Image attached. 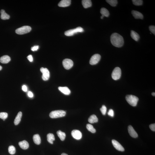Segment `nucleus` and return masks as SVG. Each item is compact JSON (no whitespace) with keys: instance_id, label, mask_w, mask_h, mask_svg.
<instances>
[{"instance_id":"79ce46f5","label":"nucleus","mask_w":155,"mask_h":155,"mask_svg":"<svg viewBox=\"0 0 155 155\" xmlns=\"http://www.w3.org/2000/svg\"><path fill=\"white\" fill-rule=\"evenodd\" d=\"M2 69V66H0V71Z\"/></svg>"},{"instance_id":"4c0bfd02","label":"nucleus","mask_w":155,"mask_h":155,"mask_svg":"<svg viewBox=\"0 0 155 155\" xmlns=\"http://www.w3.org/2000/svg\"><path fill=\"white\" fill-rule=\"evenodd\" d=\"M22 90L24 92H27V87L25 85H23L22 88Z\"/></svg>"},{"instance_id":"2eb2a0df","label":"nucleus","mask_w":155,"mask_h":155,"mask_svg":"<svg viewBox=\"0 0 155 155\" xmlns=\"http://www.w3.org/2000/svg\"><path fill=\"white\" fill-rule=\"evenodd\" d=\"M18 144L21 148L23 149H27L29 148V147L28 142L25 140L19 142Z\"/></svg>"},{"instance_id":"58836bf2","label":"nucleus","mask_w":155,"mask_h":155,"mask_svg":"<svg viewBox=\"0 0 155 155\" xmlns=\"http://www.w3.org/2000/svg\"><path fill=\"white\" fill-rule=\"evenodd\" d=\"M28 95L29 97H30V98H32L33 97V93H32V92L31 91H29L28 92Z\"/></svg>"},{"instance_id":"39448f33","label":"nucleus","mask_w":155,"mask_h":155,"mask_svg":"<svg viewBox=\"0 0 155 155\" xmlns=\"http://www.w3.org/2000/svg\"><path fill=\"white\" fill-rule=\"evenodd\" d=\"M84 30L82 28L79 27L72 30H70L65 32V35L66 36H73L75 34L78 33H82L84 32Z\"/></svg>"},{"instance_id":"4468645a","label":"nucleus","mask_w":155,"mask_h":155,"mask_svg":"<svg viewBox=\"0 0 155 155\" xmlns=\"http://www.w3.org/2000/svg\"><path fill=\"white\" fill-rule=\"evenodd\" d=\"M132 14L133 16L136 19H142L143 18V16L141 13L135 10H133Z\"/></svg>"},{"instance_id":"b1692460","label":"nucleus","mask_w":155,"mask_h":155,"mask_svg":"<svg viewBox=\"0 0 155 155\" xmlns=\"http://www.w3.org/2000/svg\"><path fill=\"white\" fill-rule=\"evenodd\" d=\"M98 119L97 117L95 115H93L90 116L88 119V121L90 123L93 124L97 122Z\"/></svg>"},{"instance_id":"20e7f679","label":"nucleus","mask_w":155,"mask_h":155,"mask_svg":"<svg viewBox=\"0 0 155 155\" xmlns=\"http://www.w3.org/2000/svg\"><path fill=\"white\" fill-rule=\"evenodd\" d=\"M31 30V27L29 26H25L17 29L15 32L18 34L23 35L29 33Z\"/></svg>"},{"instance_id":"cd10ccee","label":"nucleus","mask_w":155,"mask_h":155,"mask_svg":"<svg viewBox=\"0 0 155 155\" xmlns=\"http://www.w3.org/2000/svg\"><path fill=\"white\" fill-rule=\"evenodd\" d=\"M106 2L113 7H116L118 4V1L116 0H107Z\"/></svg>"},{"instance_id":"2f4dec72","label":"nucleus","mask_w":155,"mask_h":155,"mask_svg":"<svg viewBox=\"0 0 155 155\" xmlns=\"http://www.w3.org/2000/svg\"><path fill=\"white\" fill-rule=\"evenodd\" d=\"M107 108L105 105H103L102 107L100 108V110L102 114L105 115L107 111Z\"/></svg>"},{"instance_id":"c85d7f7f","label":"nucleus","mask_w":155,"mask_h":155,"mask_svg":"<svg viewBox=\"0 0 155 155\" xmlns=\"http://www.w3.org/2000/svg\"><path fill=\"white\" fill-rule=\"evenodd\" d=\"M9 153L11 155L14 154L16 153V149L13 146H10L8 147Z\"/></svg>"},{"instance_id":"bb28decb","label":"nucleus","mask_w":155,"mask_h":155,"mask_svg":"<svg viewBox=\"0 0 155 155\" xmlns=\"http://www.w3.org/2000/svg\"><path fill=\"white\" fill-rule=\"evenodd\" d=\"M87 128L89 131L92 133H95L96 132V130L94 128L93 125L90 124H87L86 125Z\"/></svg>"},{"instance_id":"412c9836","label":"nucleus","mask_w":155,"mask_h":155,"mask_svg":"<svg viewBox=\"0 0 155 155\" xmlns=\"http://www.w3.org/2000/svg\"><path fill=\"white\" fill-rule=\"evenodd\" d=\"M131 36L133 40L136 41H139L140 38L139 34L133 30H132L131 31Z\"/></svg>"},{"instance_id":"f3484780","label":"nucleus","mask_w":155,"mask_h":155,"mask_svg":"<svg viewBox=\"0 0 155 155\" xmlns=\"http://www.w3.org/2000/svg\"><path fill=\"white\" fill-rule=\"evenodd\" d=\"M10 60V57L7 55H5L0 58V62L2 64H7Z\"/></svg>"},{"instance_id":"a211bd4d","label":"nucleus","mask_w":155,"mask_h":155,"mask_svg":"<svg viewBox=\"0 0 155 155\" xmlns=\"http://www.w3.org/2000/svg\"><path fill=\"white\" fill-rule=\"evenodd\" d=\"M22 116V112L21 111L19 112L17 115L16 116V118H15L14 122V123L15 125H18L20 122Z\"/></svg>"},{"instance_id":"aec40b11","label":"nucleus","mask_w":155,"mask_h":155,"mask_svg":"<svg viewBox=\"0 0 155 155\" xmlns=\"http://www.w3.org/2000/svg\"><path fill=\"white\" fill-rule=\"evenodd\" d=\"M1 14V18L3 20H8L10 18V16L6 13L4 10H1L0 11Z\"/></svg>"},{"instance_id":"9b49d317","label":"nucleus","mask_w":155,"mask_h":155,"mask_svg":"<svg viewBox=\"0 0 155 155\" xmlns=\"http://www.w3.org/2000/svg\"><path fill=\"white\" fill-rule=\"evenodd\" d=\"M71 134L72 136L76 140L80 139L82 137V133L78 130H74L72 131Z\"/></svg>"},{"instance_id":"c756f323","label":"nucleus","mask_w":155,"mask_h":155,"mask_svg":"<svg viewBox=\"0 0 155 155\" xmlns=\"http://www.w3.org/2000/svg\"><path fill=\"white\" fill-rule=\"evenodd\" d=\"M8 117V114L7 113L2 112L0 113V118L5 121Z\"/></svg>"},{"instance_id":"ea45409f","label":"nucleus","mask_w":155,"mask_h":155,"mask_svg":"<svg viewBox=\"0 0 155 155\" xmlns=\"http://www.w3.org/2000/svg\"><path fill=\"white\" fill-rule=\"evenodd\" d=\"M152 95L153 96H155V92H153L152 93Z\"/></svg>"},{"instance_id":"4be33fe9","label":"nucleus","mask_w":155,"mask_h":155,"mask_svg":"<svg viewBox=\"0 0 155 155\" xmlns=\"http://www.w3.org/2000/svg\"><path fill=\"white\" fill-rule=\"evenodd\" d=\"M100 13L102 15V16L103 17L105 16L106 17H108L110 15L109 12L107 9L104 7H103L101 9Z\"/></svg>"},{"instance_id":"e433bc0d","label":"nucleus","mask_w":155,"mask_h":155,"mask_svg":"<svg viewBox=\"0 0 155 155\" xmlns=\"http://www.w3.org/2000/svg\"><path fill=\"white\" fill-rule=\"evenodd\" d=\"M27 58L28 59V60L30 61V62H33V57H32V55H29V56H27Z\"/></svg>"},{"instance_id":"dca6fc26","label":"nucleus","mask_w":155,"mask_h":155,"mask_svg":"<svg viewBox=\"0 0 155 155\" xmlns=\"http://www.w3.org/2000/svg\"><path fill=\"white\" fill-rule=\"evenodd\" d=\"M58 89L65 95H68L71 93L70 90L67 87H58Z\"/></svg>"},{"instance_id":"7c9ffc66","label":"nucleus","mask_w":155,"mask_h":155,"mask_svg":"<svg viewBox=\"0 0 155 155\" xmlns=\"http://www.w3.org/2000/svg\"><path fill=\"white\" fill-rule=\"evenodd\" d=\"M132 1L133 4L136 6H141L143 4V1L141 0H133Z\"/></svg>"},{"instance_id":"72a5a7b5","label":"nucleus","mask_w":155,"mask_h":155,"mask_svg":"<svg viewBox=\"0 0 155 155\" xmlns=\"http://www.w3.org/2000/svg\"><path fill=\"white\" fill-rule=\"evenodd\" d=\"M108 114L109 116L111 117H113L114 116V112L113 111V110L110 109L108 112Z\"/></svg>"},{"instance_id":"f8f14e48","label":"nucleus","mask_w":155,"mask_h":155,"mask_svg":"<svg viewBox=\"0 0 155 155\" xmlns=\"http://www.w3.org/2000/svg\"><path fill=\"white\" fill-rule=\"evenodd\" d=\"M128 133L131 137L136 138L138 137V134L131 125H129L128 127Z\"/></svg>"},{"instance_id":"6e6552de","label":"nucleus","mask_w":155,"mask_h":155,"mask_svg":"<svg viewBox=\"0 0 155 155\" xmlns=\"http://www.w3.org/2000/svg\"><path fill=\"white\" fill-rule=\"evenodd\" d=\"M40 71L42 73V79L44 81L48 80L50 77V73L47 68L41 67Z\"/></svg>"},{"instance_id":"7ed1b4c3","label":"nucleus","mask_w":155,"mask_h":155,"mask_svg":"<svg viewBox=\"0 0 155 155\" xmlns=\"http://www.w3.org/2000/svg\"><path fill=\"white\" fill-rule=\"evenodd\" d=\"M65 111L62 110H55L52 111L50 114V117L52 118H56L65 116Z\"/></svg>"},{"instance_id":"f704fd0d","label":"nucleus","mask_w":155,"mask_h":155,"mask_svg":"<svg viewBox=\"0 0 155 155\" xmlns=\"http://www.w3.org/2000/svg\"><path fill=\"white\" fill-rule=\"evenodd\" d=\"M39 46L38 45L34 46L33 47H31V50L33 51H36L38 50V49L39 48Z\"/></svg>"},{"instance_id":"c9c22d12","label":"nucleus","mask_w":155,"mask_h":155,"mask_svg":"<svg viewBox=\"0 0 155 155\" xmlns=\"http://www.w3.org/2000/svg\"><path fill=\"white\" fill-rule=\"evenodd\" d=\"M149 127L153 131H155V124H152L149 125Z\"/></svg>"},{"instance_id":"423d86ee","label":"nucleus","mask_w":155,"mask_h":155,"mask_svg":"<svg viewBox=\"0 0 155 155\" xmlns=\"http://www.w3.org/2000/svg\"><path fill=\"white\" fill-rule=\"evenodd\" d=\"M121 70L118 67L115 68L112 73V78L115 80H117L120 78L121 76Z\"/></svg>"},{"instance_id":"a19ab883","label":"nucleus","mask_w":155,"mask_h":155,"mask_svg":"<svg viewBox=\"0 0 155 155\" xmlns=\"http://www.w3.org/2000/svg\"><path fill=\"white\" fill-rule=\"evenodd\" d=\"M61 155H68L66 154L65 153H62Z\"/></svg>"},{"instance_id":"a878e982","label":"nucleus","mask_w":155,"mask_h":155,"mask_svg":"<svg viewBox=\"0 0 155 155\" xmlns=\"http://www.w3.org/2000/svg\"><path fill=\"white\" fill-rule=\"evenodd\" d=\"M57 133L58 137L61 140L63 141L65 140L66 136V135L65 133L63 132L61 130H58Z\"/></svg>"},{"instance_id":"f03ea898","label":"nucleus","mask_w":155,"mask_h":155,"mask_svg":"<svg viewBox=\"0 0 155 155\" xmlns=\"http://www.w3.org/2000/svg\"><path fill=\"white\" fill-rule=\"evenodd\" d=\"M125 99L128 103L132 106H136L139 101V98L133 95H128L126 96Z\"/></svg>"},{"instance_id":"393cba45","label":"nucleus","mask_w":155,"mask_h":155,"mask_svg":"<svg viewBox=\"0 0 155 155\" xmlns=\"http://www.w3.org/2000/svg\"><path fill=\"white\" fill-rule=\"evenodd\" d=\"M47 140L50 143L53 144V141L55 140V138L52 133H49L47 135Z\"/></svg>"},{"instance_id":"0eeeda50","label":"nucleus","mask_w":155,"mask_h":155,"mask_svg":"<svg viewBox=\"0 0 155 155\" xmlns=\"http://www.w3.org/2000/svg\"><path fill=\"white\" fill-rule=\"evenodd\" d=\"M62 64L64 68L66 70H69L73 66V62L71 59H66L63 60Z\"/></svg>"},{"instance_id":"473e14b6","label":"nucleus","mask_w":155,"mask_h":155,"mask_svg":"<svg viewBox=\"0 0 155 155\" xmlns=\"http://www.w3.org/2000/svg\"><path fill=\"white\" fill-rule=\"evenodd\" d=\"M149 30L152 33L155 35V27L153 25L150 26L149 27Z\"/></svg>"},{"instance_id":"ddd939ff","label":"nucleus","mask_w":155,"mask_h":155,"mask_svg":"<svg viewBox=\"0 0 155 155\" xmlns=\"http://www.w3.org/2000/svg\"><path fill=\"white\" fill-rule=\"evenodd\" d=\"M71 1L70 0H62L58 4L60 7H68L71 4Z\"/></svg>"},{"instance_id":"5701e85b","label":"nucleus","mask_w":155,"mask_h":155,"mask_svg":"<svg viewBox=\"0 0 155 155\" xmlns=\"http://www.w3.org/2000/svg\"><path fill=\"white\" fill-rule=\"evenodd\" d=\"M34 142L37 145H39L41 143V138L38 134L34 135L33 137Z\"/></svg>"},{"instance_id":"1a4fd4ad","label":"nucleus","mask_w":155,"mask_h":155,"mask_svg":"<svg viewBox=\"0 0 155 155\" xmlns=\"http://www.w3.org/2000/svg\"><path fill=\"white\" fill-rule=\"evenodd\" d=\"M101 56L98 54L94 55L92 56L90 60V64L91 65H94L97 64L101 59Z\"/></svg>"},{"instance_id":"6ab92c4d","label":"nucleus","mask_w":155,"mask_h":155,"mask_svg":"<svg viewBox=\"0 0 155 155\" xmlns=\"http://www.w3.org/2000/svg\"><path fill=\"white\" fill-rule=\"evenodd\" d=\"M82 4L84 8H87L91 7L92 3L90 0H83Z\"/></svg>"},{"instance_id":"9d476101","label":"nucleus","mask_w":155,"mask_h":155,"mask_svg":"<svg viewBox=\"0 0 155 155\" xmlns=\"http://www.w3.org/2000/svg\"><path fill=\"white\" fill-rule=\"evenodd\" d=\"M112 143L113 146L118 151H124V149L122 145L117 141L113 140L112 141Z\"/></svg>"},{"instance_id":"f257e3e1","label":"nucleus","mask_w":155,"mask_h":155,"mask_svg":"<svg viewBox=\"0 0 155 155\" xmlns=\"http://www.w3.org/2000/svg\"><path fill=\"white\" fill-rule=\"evenodd\" d=\"M110 40L112 44L115 47H120L124 45L123 38L118 33H113L110 37Z\"/></svg>"}]
</instances>
